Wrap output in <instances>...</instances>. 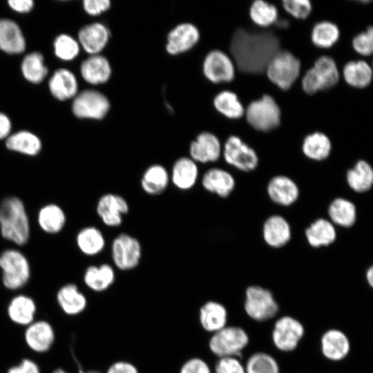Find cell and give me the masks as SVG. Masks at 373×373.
Returning a JSON list of instances; mask_svg holds the SVG:
<instances>
[{
	"label": "cell",
	"mask_w": 373,
	"mask_h": 373,
	"mask_svg": "<svg viewBox=\"0 0 373 373\" xmlns=\"http://www.w3.org/2000/svg\"><path fill=\"white\" fill-rule=\"evenodd\" d=\"M229 50L240 71L258 74L265 71L270 59L280 50V40L271 31L252 32L240 28L231 37Z\"/></svg>",
	"instance_id": "cell-1"
},
{
	"label": "cell",
	"mask_w": 373,
	"mask_h": 373,
	"mask_svg": "<svg viewBox=\"0 0 373 373\" xmlns=\"http://www.w3.org/2000/svg\"><path fill=\"white\" fill-rule=\"evenodd\" d=\"M0 233L1 236L19 246L30 238V227L23 201L17 196L4 198L0 203Z\"/></svg>",
	"instance_id": "cell-2"
},
{
	"label": "cell",
	"mask_w": 373,
	"mask_h": 373,
	"mask_svg": "<svg viewBox=\"0 0 373 373\" xmlns=\"http://www.w3.org/2000/svg\"><path fill=\"white\" fill-rule=\"evenodd\" d=\"M2 282L6 288L17 290L23 287L30 278V265L19 250L8 249L0 254Z\"/></svg>",
	"instance_id": "cell-3"
},
{
	"label": "cell",
	"mask_w": 373,
	"mask_h": 373,
	"mask_svg": "<svg viewBox=\"0 0 373 373\" xmlns=\"http://www.w3.org/2000/svg\"><path fill=\"white\" fill-rule=\"evenodd\" d=\"M249 341L247 332L240 327L227 325L211 334L208 347L218 358L236 356L247 346Z\"/></svg>",
	"instance_id": "cell-4"
},
{
	"label": "cell",
	"mask_w": 373,
	"mask_h": 373,
	"mask_svg": "<svg viewBox=\"0 0 373 373\" xmlns=\"http://www.w3.org/2000/svg\"><path fill=\"white\" fill-rule=\"evenodd\" d=\"M269 79L283 90H289L298 79L300 61L291 52L279 50L265 70Z\"/></svg>",
	"instance_id": "cell-5"
},
{
	"label": "cell",
	"mask_w": 373,
	"mask_h": 373,
	"mask_svg": "<svg viewBox=\"0 0 373 373\" xmlns=\"http://www.w3.org/2000/svg\"><path fill=\"white\" fill-rule=\"evenodd\" d=\"M245 111L247 122L257 131H270L280 124V107L269 95L251 102Z\"/></svg>",
	"instance_id": "cell-6"
},
{
	"label": "cell",
	"mask_w": 373,
	"mask_h": 373,
	"mask_svg": "<svg viewBox=\"0 0 373 373\" xmlns=\"http://www.w3.org/2000/svg\"><path fill=\"white\" fill-rule=\"evenodd\" d=\"M111 256L116 269L122 271L133 270L142 259L141 242L129 233H120L111 242Z\"/></svg>",
	"instance_id": "cell-7"
},
{
	"label": "cell",
	"mask_w": 373,
	"mask_h": 373,
	"mask_svg": "<svg viewBox=\"0 0 373 373\" xmlns=\"http://www.w3.org/2000/svg\"><path fill=\"white\" fill-rule=\"evenodd\" d=\"M244 309L252 320L264 322L276 316L279 306L269 289L258 285H251L245 291Z\"/></svg>",
	"instance_id": "cell-8"
},
{
	"label": "cell",
	"mask_w": 373,
	"mask_h": 373,
	"mask_svg": "<svg viewBox=\"0 0 373 373\" xmlns=\"http://www.w3.org/2000/svg\"><path fill=\"white\" fill-rule=\"evenodd\" d=\"M110 107V102L104 94L88 89L75 95L72 111L81 119H102L107 115Z\"/></svg>",
	"instance_id": "cell-9"
},
{
	"label": "cell",
	"mask_w": 373,
	"mask_h": 373,
	"mask_svg": "<svg viewBox=\"0 0 373 373\" xmlns=\"http://www.w3.org/2000/svg\"><path fill=\"white\" fill-rule=\"evenodd\" d=\"M222 155L229 165L241 171H254L258 165L256 152L236 135H231L227 138Z\"/></svg>",
	"instance_id": "cell-10"
},
{
	"label": "cell",
	"mask_w": 373,
	"mask_h": 373,
	"mask_svg": "<svg viewBox=\"0 0 373 373\" xmlns=\"http://www.w3.org/2000/svg\"><path fill=\"white\" fill-rule=\"evenodd\" d=\"M304 334V326L298 320L283 316L275 322L271 339L278 350L289 352L296 349Z\"/></svg>",
	"instance_id": "cell-11"
},
{
	"label": "cell",
	"mask_w": 373,
	"mask_h": 373,
	"mask_svg": "<svg viewBox=\"0 0 373 373\" xmlns=\"http://www.w3.org/2000/svg\"><path fill=\"white\" fill-rule=\"evenodd\" d=\"M204 77L213 84L231 82L235 77L236 66L232 59L220 50L209 52L202 63Z\"/></svg>",
	"instance_id": "cell-12"
},
{
	"label": "cell",
	"mask_w": 373,
	"mask_h": 373,
	"mask_svg": "<svg viewBox=\"0 0 373 373\" xmlns=\"http://www.w3.org/2000/svg\"><path fill=\"white\" fill-rule=\"evenodd\" d=\"M127 200L114 193L103 194L98 200L96 212L101 221L108 227H118L123 222V217L129 212Z\"/></svg>",
	"instance_id": "cell-13"
},
{
	"label": "cell",
	"mask_w": 373,
	"mask_h": 373,
	"mask_svg": "<svg viewBox=\"0 0 373 373\" xmlns=\"http://www.w3.org/2000/svg\"><path fill=\"white\" fill-rule=\"evenodd\" d=\"M200 33L194 24H178L167 35L165 49L171 55H177L192 49L199 41Z\"/></svg>",
	"instance_id": "cell-14"
},
{
	"label": "cell",
	"mask_w": 373,
	"mask_h": 373,
	"mask_svg": "<svg viewBox=\"0 0 373 373\" xmlns=\"http://www.w3.org/2000/svg\"><path fill=\"white\" fill-rule=\"evenodd\" d=\"M222 152L221 142L213 133L204 131L199 133L189 145V156L197 164L217 162Z\"/></svg>",
	"instance_id": "cell-15"
},
{
	"label": "cell",
	"mask_w": 373,
	"mask_h": 373,
	"mask_svg": "<svg viewBox=\"0 0 373 373\" xmlns=\"http://www.w3.org/2000/svg\"><path fill=\"white\" fill-rule=\"evenodd\" d=\"M307 73L317 92L334 87L339 79V72L335 61L326 55L318 57Z\"/></svg>",
	"instance_id": "cell-16"
},
{
	"label": "cell",
	"mask_w": 373,
	"mask_h": 373,
	"mask_svg": "<svg viewBox=\"0 0 373 373\" xmlns=\"http://www.w3.org/2000/svg\"><path fill=\"white\" fill-rule=\"evenodd\" d=\"M199 175L198 164L189 156H182L178 158L171 166L170 183L180 191H189L195 186Z\"/></svg>",
	"instance_id": "cell-17"
},
{
	"label": "cell",
	"mask_w": 373,
	"mask_h": 373,
	"mask_svg": "<svg viewBox=\"0 0 373 373\" xmlns=\"http://www.w3.org/2000/svg\"><path fill=\"white\" fill-rule=\"evenodd\" d=\"M201 185L206 191L226 198L233 191L236 180L228 171L219 167H212L202 174Z\"/></svg>",
	"instance_id": "cell-18"
},
{
	"label": "cell",
	"mask_w": 373,
	"mask_h": 373,
	"mask_svg": "<svg viewBox=\"0 0 373 373\" xmlns=\"http://www.w3.org/2000/svg\"><path fill=\"white\" fill-rule=\"evenodd\" d=\"M110 37L109 29L99 22L84 26L78 33L79 44L90 55L99 54L106 46Z\"/></svg>",
	"instance_id": "cell-19"
},
{
	"label": "cell",
	"mask_w": 373,
	"mask_h": 373,
	"mask_svg": "<svg viewBox=\"0 0 373 373\" xmlns=\"http://www.w3.org/2000/svg\"><path fill=\"white\" fill-rule=\"evenodd\" d=\"M26 327L24 338L30 350L44 353L51 348L55 341V332L48 322L41 320L33 321Z\"/></svg>",
	"instance_id": "cell-20"
},
{
	"label": "cell",
	"mask_w": 373,
	"mask_h": 373,
	"mask_svg": "<svg viewBox=\"0 0 373 373\" xmlns=\"http://www.w3.org/2000/svg\"><path fill=\"white\" fill-rule=\"evenodd\" d=\"M321 350L327 359L340 361L348 355L350 342L341 330L330 329L325 332L321 338Z\"/></svg>",
	"instance_id": "cell-21"
},
{
	"label": "cell",
	"mask_w": 373,
	"mask_h": 373,
	"mask_svg": "<svg viewBox=\"0 0 373 373\" xmlns=\"http://www.w3.org/2000/svg\"><path fill=\"white\" fill-rule=\"evenodd\" d=\"M267 191L272 202L285 207L294 204L300 193L296 183L285 175L273 177L267 184Z\"/></svg>",
	"instance_id": "cell-22"
},
{
	"label": "cell",
	"mask_w": 373,
	"mask_h": 373,
	"mask_svg": "<svg viewBox=\"0 0 373 373\" xmlns=\"http://www.w3.org/2000/svg\"><path fill=\"white\" fill-rule=\"evenodd\" d=\"M198 318L202 328L211 334L227 325L228 313L222 303L209 300L200 307Z\"/></svg>",
	"instance_id": "cell-23"
},
{
	"label": "cell",
	"mask_w": 373,
	"mask_h": 373,
	"mask_svg": "<svg viewBox=\"0 0 373 373\" xmlns=\"http://www.w3.org/2000/svg\"><path fill=\"white\" fill-rule=\"evenodd\" d=\"M262 236L269 246L280 248L289 242L291 237V227L283 216L272 215L263 224Z\"/></svg>",
	"instance_id": "cell-24"
},
{
	"label": "cell",
	"mask_w": 373,
	"mask_h": 373,
	"mask_svg": "<svg viewBox=\"0 0 373 373\" xmlns=\"http://www.w3.org/2000/svg\"><path fill=\"white\" fill-rule=\"evenodd\" d=\"M80 71L83 79L93 85L105 84L112 74L109 61L100 54L90 55L84 60Z\"/></svg>",
	"instance_id": "cell-25"
},
{
	"label": "cell",
	"mask_w": 373,
	"mask_h": 373,
	"mask_svg": "<svg viewBox=\"0 0 373 373\" xmlns=\"http://www.w3.org/2000/svg\"><path fill=\"white\" fill-rule=\"evenodd\" d=\"M170 184L169 172L160 164L149 165L142 173L140 186L147 195L155 196L163 193Z\"/></svg>",
	"instance_id": "cell-26"
},
{
	"label": "cell",
	"mask_w": 373,
	"mask_h": 373,
	"mask_svg": "<svg viewBox=\"0 0 373 373\" xmlns=\"http://www.w3.org/2000/svg\"><path fill=\"white\" fill-rule=\"evenodd\" d=\"M115 278L114 267L108 263L88 267L83 276L86 287L95 292H102L109 289L115 283Z\"/></svg>",
	"instance_id": "cell-27"
},
{
	"label": "cell",
	"mask_w": 373,
	"mask_h": 373,
	"mask_svg": "<svg viewBox=\"0 0 373 373\" xmlns=\"http://www.w3.org/2000/svg\"><path fill=\"white\" fill-rule=\"evenodd\" d=\"M26 41L19 26L13 21L0 19V49L10 54L22 52Z\"/></svg>",
	"instance_id": "cell-28"
},
{
	"label": "cell",
	"mask_w": 373,
	"mask_h": 373,
	"mask_svg": "<svg viewBox=\"0 0 373 373\" xmlns=\"http://www.w3.org/2000/svg\"><path fill=\"white\" fill-rule=\"evenodd\" d=\"M57 300L62 311L70 316L82 313L87 306L86 296L73 283L66 284L59 289Z\"/></svg>",
	"instance_id": "cell-29"
},
{
	"label": "cell",
	"mask_w": 373,
	"mask_h": 373,
	"mask_svg": "<svg viewBox=\"0 0 373 373\" xmlns=\"http://www.w3.org/2000/svg\"><path fill=\"white\" fill-rule=\"evenodd\" d=\"M48 86L52 95L62 101L75 97L78 89L76 77L65 68L58 69L54 73Z\"/></svg>",
	"instance_id": "cell-30"
},
{
	"label": "cell",
	"mask_w": 373,
	"mask_h": 373,
	"mask_svg": "<svg viewBox=\"0 0 373 373\" xmlns=\"http://www.w3.org/2000/svg\"><path fill=\"white\" fill-rule=\"evenodd\" d=\"M37 311L34 300L26 295H17L8 306L9 318L15 324L28 326L34 321Z\"/></svg>",
	"instance_id": "cell-31"
},
{
	"label": "cell",
	"mask_w": 373,
	"mask_h": 373,
	"mask_svg": "<svg viewBox=\"0 0 373 373\" xmlns=\"http://www.w3.org/2000/svg\"><path fill=\"white\" fill-rule=\"evenodd\" d=\"M76 244L79 251L88 256L102 253L106 247V239L102 231L96 227L88 226L79 231Z\"/></svg>",
	"instance_id": "cell-32"
},
{
	"label": "cell",
	"mask_w": 373,
	"mask_h": 373,
	"mask_svg": "<svg viewBox=\"0 0 373 373\" xmlns=\"http://www.w3.org/2000/svg\"><path fill=\"white\" fill-rule=\"evenodd\" d=\"M305 236L309 245L315 248L332 244L336 238L334 225L328 220L318 218L305 230Z\"/></svg>",
	"instance_id": "cell-33"
},
{
	"label": "cell",
	"mask_w": 373,
	"mask_h": 373,
	"mask_svg": "<svg viewBox=\"0 0 373 373\" xmlns=\"http://www.w3.org/2000/svg\"><path fill=\"white\" fill-rule=\"evenodd\" d=\"M66 222L64 211L56 204H47L38 211V224L47 233H58L64 227Z\"/></svg>",
	"instance_id": "cell-34"
},
{
	"label": "cell",
	"mask_w": 373,
	"mask_h": 373,
	"mask_svg": "<svg viewBox=\"0 0 373 373\" xmlns=\"http://www.w3.org/2000/svg\"><path fill=\"white\" fill-rule=\"evenodd\" d=\"M8 149L30 156L37 155L41 149V142L34 133L27 131H20L6 138Z\"/></svg>",
	"instance_id": "cell-35"
},
{
	"label": "cell",
	"mask_w": 373,
	"mask_h": 373,
	"mask_svg": "<svg viewBox=\"0 0 373 373\" xmlns=\"http://www.w3.org/2000/svg\"><path fill=\"white\" fill-rule=\"evenodd\" d=\"M347 184L354 191L364 193L369 191L373 184V169L371 165L363 160L356 162L346 173Z\"/></svg>",
	"instance_id": "cell-36"
},
{
	"label": "cell",
	"mask_w": 373,
	"mask_h": 373,
	"mask_svg": "<svg viewBox=\"0 0 373 373\" xmlns=\"http://www.w3.org/2000/svg\"><path fill=\"white\" fill-rule=\"evenodd\" d=\"M331 150L332 143L329 138L321 132L307 135L303 142V154L312 160H325L329 157Z\"/></svg>",
	"instance_id": "cell-37"
},
{
	"label": "cell",
	"mask_w": 373,
	"mask_h": 373,
	"mask_svg": "<svg viewBox=\"0 0 373 373\" xmlns=\"http://www.w3.org/2000/svg\"><path fill=\"white\" fill-rule=\"evenodd\" d=\"M328 215L333 224L342 227H351L356 220V209L350 200L337 198L330 203Z\"/></svg>",
	"instance_id": "cell-38"
},
{
	"label": "cell",
	"mask_w": 373,
	"mask_h": 373,
	"mask_svg": "<svg viewBox=\"0 0 373 373\" xmlns=\"http://www.w3.org/2000/svg\"><path fill=\"white\" fill-rule=\"evenodd\" d=\"M343 75L350 86L363 88L371 83L372 70L369 64L365 61H350L344 66Z\"/></svg>",
	"instance_id": "cell-39"
},
{
	"label": "cell",
	"mask_w": 373,
	"mask_h": 373,
	"mask_svg": "<svg viewBox=\"0 0 373 373\" xmlns=\"http://www.w3.org/2000/svg\"><path fill=\"white\" fill-rule=\"evenodd\" d=\"M216 110L223 116L232 119H239L245 114V108L237 95L230 90H222L213 98Z\"/></svg>",
	"instance_id": "cell-40"
},
{
	"label": "cell",
	"mask_w": 373,
	"mask_h": 373,
	"mask_svg": "<svg viewBox=\"0 0 373 373\" xmlns=\"http://www.w3.org/2000/svg\"><path fill=\"white\" fill-rule=\"evenodd\" d=\"M340 31L338 26L328 21L316 23L312 30L311 40L318 48H329L338 40Z\"/></svg>",
	"instance_id": "cell-41"
},
{
	"label": "cell",
	"mask_w": 373,
	"mask_h": 373,
	"mask_svg": "<svg viewBox=\"0 0 373 373\" xmlns=\"http://www.w3.org/2000/svg\"><path fill=\"white\" fill-rule=\"evenodd\" d=\"M43 55L35 52L27 55L21 63V72L23 77L30 82H41L48 73L44 62Z\"/></svg>",
	"instance_id": "cell-42"
},
{
	"label": "cell",
	"mask_w": 373,
	"mask_h": 373,
	"mask_svg": "<svg viewBox=\"0 0 373 373\" xmlns=\"http://www.w3.org/2000/svg\"><path fill=\"white\" fill-rule=\"evenodd\" d=\"M278 15L276 7L263 0L254 1L249 8L251 19L260 27H268L276 23Z\"/></svg>",
	"instance_id": "cell-43"
},
{
	"label": "cell",
	"mask_w": 373,
	"mask_h": 373,
	"mask_svg": "<svg viewBox=\"0 0 373 373\" xmlns=\"http://www.w3.org/2000/svg\"><path fill=\"white\" fill-rule=\"evenodd\" d=\"M246 373H280L276 360L265 352H256L251 355L245 365Z\"/></svg>",
	"instance_id": "cell-44"
},
{
	"label": "cell",
	"mask_w": 373,
	"mask_h": 373,
	"mask_svg": "<svg viewBox=\"0 0 373 373\" xmlns=\"http://www.w3.org/2000/svg\"><path fill=\"white\" fill-rule=\"evenodd\" d=\"M79 44L70 35L62 34L57 37L54 41V50L60 59L70 61L79 52Z\"/></svg>",
	"instance_id": "cell-45"
},
{
	"label": "cell",
	"mask_w": 373,
	"mask_h": 373,
	"mask_svg": "<svg viewBox=\"0 0 373 373\" xmlns=\"http://www.w3.org/2000/svg\"><path fill=\"white\" fill-rule=\"evenodd\" d=\"M354 50L363 56H370L373 51V28L369 26L365 31L356 35L352 39Z\"/></svg>",
	"instance_id": "cell-46"
},
{
	"label": "cell",
	"mask_w": 373,
	"mask_h": 373,
	"mask_svg": "<svg viewBox=\"0 0 373 373\" xmlns=\"http://www.w3.org/2000/svg\"><path fill=\"white\" fill-rule=\"evenodd\" d=\"M282 5L287 12L298 19L307 18L312 10L309 0H284Z\"/></svg>",
	"instance_id": "cell-47"
},
{
	"label": "cell",
	"mask_w": 373,
	"mask_h": 373,
	"mask_svg": "<svg viewBox=\"0 0 373 373\" xmlns=\"http://www.w3.org/2000/svg\"><path fill=\"white\" fill-rule=\"evenodd\" d=\"M214 373H246L245 365L236 356L218 358Z\"/></svg>",
	"instance_id": "cell-48"
},
{
	"label": "cell",
	"mask_w": 373,
	"mask_h": 373,
	"mask_svg": "<svg viewBox=\"0 0 373 373\" xmlns=\"http://www.w3.org/2000/svg\"><path fill=\"white\" fill-rule=\"evenodd\" d=\"M179 373H213L209 364L200 357H192L181 365Z\"/></svg>",
	"instance_id": "cell-49"
},
{
	"label": "cell",
	"mask_w": 373,
	"mask_h": 373,
	"mask_svg": "<svg viewBox=\"0 0 373 373\" xmlns=\"http://www.w3.org/2000/svg\"><path fill=\"white\" fill-rule=\"evenodd\" d=\"M111 6L109 0H84L83 7L85 12L91 16H97L107 11Z\"/></svg>",
	"instance_id": "cell-50"
},
{
	"label": "cell",
	"mask_w": 373,
	"mask_h": 373,
	"mask_svg": "<svg viewBox=\"0 0 373 373\" xmlns=\"http://www.w3.org/2000/svg\"><path fill=\"white\" fill-rule=\"evenodd\" d=\"M106 373H139V370L131 362L117 361L109 365Z\"/></svg>",
	"instance_id": "cell-51"
},
{
	"label": "cell",
	"mask_w": 373,
	"mask_h": 373,
	"mask_svg": "<svg viewBox=\"0 0 373 373\" xmlns=\"http://www.w3.org/2000/svg\"><path fill=\"white\" fill-rule=\"evenodd\" d=\"M7 373H41L37 364L28 358L23 359L17 365L10 367Z\"/></svg>",
	"instance_id": "cell-52"
},
{
	"label": "cell",
	"mask_w": 373,
	"mask_h": 373,
	"mask_svg": "<svg viewBox=\"0 0 373 373\" xmlns=\"http://www.w3.org/2000/svg\"><path fill=\"white\" fill-rule=\"evenodd\" d=\"M9 6L18 12H27L32 10L34 2L32 0H9Z\"/></svg>",
	"instance_id": "cell-53"
},
{
	"label": "cell",
	"mask_w": 373,
	"mask_h": 373,
	"mask_svg": "<svg viewBox=\"0 0 373 373\" xmlns=\"http://www.w3.org/2000/svg\"><path fill=\"white\" fill-rule=\"evenodd\" d=\"M11 130V122L5 114L0 113V140L9 136Z\"/></svg>",
	"instance_id": "cell-54"
},
{
	"label": "cell",
	"mask_w": 373,
	"mask_h": 373,
	"mask_svg": "<svg viewBox=\"0 0 373 373\" xmlns=\"http://www.w3.org/2000/svg\"><path fill=\"white\" fill-rule=\"evenodd\" d=\"M365 278L370 287L373 286V268L370 267L366 271Z\"/></svg>",
	"instance_id": "cell-55"
},
{
	"label": "cell",
	"mask_w": 373,
	"mask_h": 373,
	"mask_svg": "<svg viewBox=\"0 0 373 373\" xmlns=\"http://www.w3.org/2000/svg\"><path fill=\"white\" fill-rule=\"evenodd\" d=\"M277 23L278 26L282 24L283 26H281V28H286L288 26V21L286 20H281V21H277Z\"/></svg>",
	"instance_id": "cell-56"
},
{
	"label": "cell",
	"mask_w": 373,
	"mask_h": 373,
	"mask_svg": "<svg viewBox=\"0 0 373 373\" xmlns=\"http://www.w3.org/2000/svg\"><path fill=\"white\" fill-rule=\"evenodd\" d=\"M79 373H100L97 371H84L82 369L79 370Z\"/></svg>",
	"instance_id": "cell-57"
},
{
	"label": "cell",
	"mask_w": 373,
	"mask_h": 373,
	"mask_svg": "<svg viewBox=\"0 0 373 373\" xmlns=\"http://www.w3.org/2000/svg\"><path fill=\"white\" fill-rule=\"evenodd\" d=\"M52 373H68V372L62 369H57L55 370Z\"/></svg>",
	"instance_id": "cell-58"
}]
</instances>
